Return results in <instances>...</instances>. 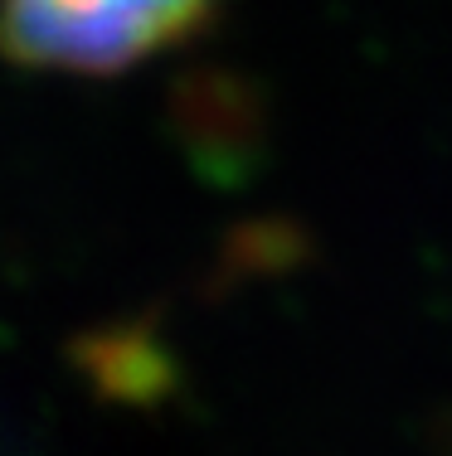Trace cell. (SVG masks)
<instances>
[{"mask_svg":"<svg viewBox=\"0 0 452 456\" xmlns=\"http://www.w3.org/2000/svg\"><path fill=\"white\" fill-rule=\"evenodd\" d=\"M219 0H0V53L20 69L107 78L180 49Z\"/></svg>","mask_w":452,"mask_h":456,"instance_id":"cell-1","label":"cell"}]
</instances>
